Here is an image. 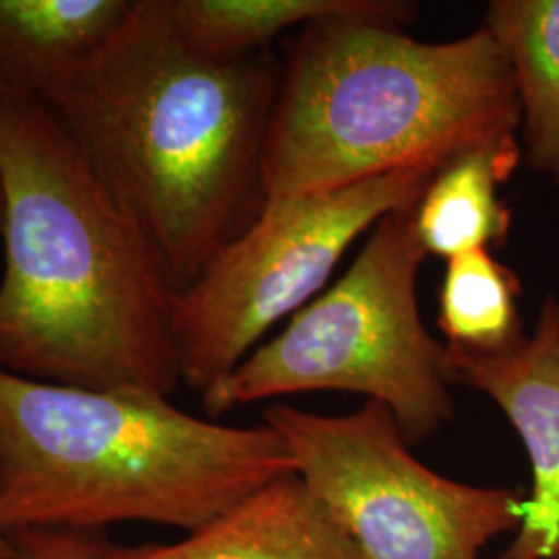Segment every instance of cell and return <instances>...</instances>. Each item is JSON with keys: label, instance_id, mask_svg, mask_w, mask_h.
Masks as SVG:
<instances>
[{"label": "cell", "instance_id": "11", "mask_svg": "<svg viewBox=\"0 0 559 559\" xmlns=\"http://www.w3.org/2000/svg\"><path fill=\"white\" fill-rule=\"evenodd\" d=\"M520 162L519 135L483 141L443 162L417 201V235L425 253L448 261L506 245L512 210L500 191Z\"/></svg>", "mask_w": 559, "mask_h": 559}, {"label": "cell", "instance_id": "16", "mask_svg": "<svg viewBox=\"0 0 559 559\" xmlns=\"http://www.w3.org/2000/svg\"><path fill=\"white\" fill-rule=\"evenodd\" d=\"M0 559H20L13 535L0 526Z\"/></svg>", "mask_w": 559, "mask_h": 559}, {"label": "cell", "instance_id": "1", "mask_svg": "<svg viewBox=\"0 0 559 559\" xmlns=\"http://www.w3.org/2000/svg\"><path fill=\"white\" fill-rule=\"evenodd\" d=\"M267 52L210 59L177 38L162 0L117 32L48 102L180 293L258 218L278 94Z\"/></svg>", "mask_w": 559, "mask_h": 559}, {"label": "cell", "instance_id": "6", "mask_svg": "<svg viewBox=\"0 0 559 559\" xmlns=\"http://www.w3.org/2000/svg\"><path fill=\"white\" fill-rule=\"evenodd\" d=\"M436 170H404L300 198H267L258 218L175 295L180 378L205 394L265 334L328 288L340 260L376 224L419 200Z\"/></svg>", "mask_w": 559, "mask_h": 559}, {"label": "cell", "instance_id": "13", "mask_svg": "<svg viewBox=\"0 0 559 559\" xmlns=\"http://www.w3.org/2000/svg\"><path fill=\"white\" fill-rule=\"evenodd\" d=\"M483 25L512 73L522 162L559 187V0H493Z\"/></svg>", "mask_w": 559, "mask_h": 559}, {"label": "cell", "instance_id": "17", "mask_svg": "<svg viewBox=\"0 0 559 559\" xmlns=\"http://www.w3.org/2000/svg\"><path fill=\"white\" fill-rule=\"evenodd\" d=\"M0 214H2V210H0Z\"/></svg>", "mask_w": 559, "mask_h": 559}, {"label": "cell", "instance_id": "9", "mask_svg": "<svg viewBox=\"0 0 559 559\" xmlns=\"http://www.w3.org/2000/svg\"><path fill=\"white\" fill-rule=\"evenodd\" d=\"M112 559H365L311 489L290 475L168 545H115Z\"/></svg>", "mask_w": 559, "mask_h": 559}, {"label": "cell", "instance_id": "15", "mask_svg": "<svg viewBox=\"0 0 559 559\" xmlns=\"http://www.w3.org/2000/svg\"><path fill=\"white\" fill-rule=\"evenodd\" d=\"M20 559H112L115 543L104 533L27 528L11 533Z\"/></svg>", "mask_w": 559, "mask_h": 559}, {"label": "cell", "instance_id": "2", "mask_svg": "<svg viewBox=\"0 0 559 559\" xmlns=\"http://www.w3.org/2000/svg\"><path fill=\"white\" fill-rule=\"evenodd\" d=\"M0 367L170 396L177 290L44 104H0Z\"/></svg>", "mask_w": 559, "mask_h": 559}, {"label": "cell", "instance_id": "12", "mask_svg": "<svg viewBox=\"0 0 559 559\" xmlns=\"http://www.w3.org/2000/svg\"><path fill=\"white\" fill-rule=\"evenodd\" d=\"M187 48L210 59H247L293 27L321 20L383 21L404 27L419 7L406 0H162Z\"/></svg>", "mask_w": 559, "mask_h": 559}, {"label": "cell", "instance_id": "4", "mask_svg": "<svg viewBox=\"0 0 559 559\" xmlns=\"http://www.w3.org/2000/svg\"><path fill=\"white\" fill-rule=\"evenodd\" d=\"M519 129L512 73L485 25L425 41L383 21H313L280 64L265 200L438 170L462 150Z\"/></svg>", "mask_w": 559, "mask_h": 559}, {"label": "cell", "instance_id": "10", "mask_svg": "<svg viewBox=\"0 0 559 559\" xmlns=\"http://www.w3.org/2000/svg\"><path fill=\"white\" fill-rule=\"evenodd\" d=\"M133 0H0V104H44L127 17Z\"/></svg>", "mask_w": 559, "mask_h": 559}, {"label": "cell", "instance_id": "3", "mask_svg": "<svg viewBox=\"0 0 559 559\" xmlns=\"http://www.w3.org/2000/svg\"><path fill=\"white\" fill-rule=\"evenodd\" d=\"M297 475L267 423L222 425L145 388L83 390L0 367V526L102 533L150 522L193 533Z\"/></svg>", "mask_w": 559, "mask_h": 559}, {"label": "cell", "instance_id": "14", "mask_svg": "<svg viewBox=\"0 0 559 559\" xmlns=\"http://www.w3.org/2000/svg\"><path fill=\"white\" fill-rule=\"evenodd\" d=\"M519 274L491 251H468L445 261L438 328L445 344L498 353L524 338Z\"/></svg>", "mask_w": 559, "mask_h": 559}, {"label": "cell", "instance_id": "8", "mask_svg": "<svg viewBox=\"0 0 559 559\" xmlns=\"http://www.w3.org/2000/svg\"><path fill=\"white\" fill-rule=\"evenodd\" d=\"M448 346L452 380L491 400L519 433L531 493L501 559H559V299L540 302L535 328L514 346L479 353Z\"/></svg>", "mask_w": 559, "mask_h": 559}, {"label": "cell", "instance_id": "5", "mask_svg": "<svg viewBox=\"0 0 559 559\" xmlns=\"http://www.w3.org/2000/svg\"><path fill=\"white\" fill-rule=\"evenodd\" d=\"M417 201L381 218L344 276L201 394L212 419L265 400L346 392L388 406L411 445L452 420L448 346L420 316L417 284L427 253Z\"/></svg>", "mask_w": 559, "mask_h": 559}, {"label": "cell", "instance_id": "7", "mask_svg": "<svg viewBox=\"0 0 559 559\" xmlns=\"http://www.w3.org/2000/svg\"><path fill=\"white\" fill-rule=\"evenodd\" d=\"M263 423L288 443L300 480L365 559H483L491 540L519 531L526 496L429 468L380 402L365 400L348 415L274 404Z\"/></svg>", "mask_w": 559, "mask_h": 559}]
</instances>
